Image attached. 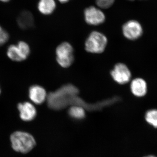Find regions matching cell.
<instances>
[{
    "label": "cell",
    "instance_id": "6da1fadb",
    "mask_svg": "<svg viewBox=\"0 0 157 157\" xmlns=\"http://www.w3.org/2000/svg\"><path fill=\"white\" fill-rule=\"evenodd\" d=\"M78 90L72 85H67L47 96L48 106L52 109H60L67 104L70 98L77 94Z\"/></svg>",
    "mask_w": 157,
    "mask_h": 157
},
{
    "label": "cell",
    "instance_id": "7a4b0ae2",
    "mask_svg": "<svg viewBox=\"0 0 157 157\" xmlns=\"http://www.w3.org/2000/svg\"><path fill=\"white\" fill-rule=\"evenodd\" d=\"M10 140L13 150L23 154L30 151L36 144V140L33 135L22 131H17L11 134Z\"/></svg>",
    "mask_w": 157,
    "mask_h": 157
},
{
    "label": "cell",
    "instance_id": "3957f363",
    "mask_svg": "<svg viewBox=\"0 0 157 157\" xmlns=\"http://www.w3.org/2000/svg\"><path fill=\"white\" fill-rule=\"evenodd\" d=\"M107 44V37L98 31H94L88 37L85 44V49L88 52L99 54L105 50Z\"/></svg>",
    "mask_w": 157,
    "mask_h": 157
},
{
    "label": "cell",
    "instance_id": "277c9868",
    "mask_svg": "<svg viewBox=\"0 0 157 157\" xmlns=\"http://www.w3.org/2000/svg\"><path fill=\"white\" fill-rule=\"evenodd\" d=\"M57 62L62 67L67 68L73 64L74 61L73 49L67 42H63L56 49Z\"/></svg>",
    "mask_w": 157,
    "mask_h": 157
},
{
    "label": "cell",
    "instance_id": "5b68a950",
    "mask_svg": "<svg viewBox=\"0 0 157 157\" xmlns=\"http://www.w3.org/2000/svg\"><path fill=\"white\" fill-rule=\"evenodd\" d=\"M30 53V48L26 42L20 41L17 45H10L7 49L9 59L15 62L24 60Z\"/></svg>",
    "mask_w": 157,
    "mask_h": 157
},
{
    "label": "cell",
    "instance_id": "8992f818",
    "mask_svg": "<svg viewBox=\"0 0 157 157\" xmlns=\"http://www.w3.org/2000/svg\"><path fill=\"white\" fill-rule=\"evenodd\" d=\"M111 76L113 80L120 84H125L131 80L132 74L128 67L122 63H118L111 71Z\"/></svg>",
    "mask_w": 157,
    "mask_h": 157
},
{
    "label": "cell",
    "instance_id": "52a82bcc",
    "mask_svg": "<svg viewBox=\"0 0 157 157\" xmlns=\"http://www.w3.org/2000/svg\"><path fill=\"white\" fill-rule=\"evenodd\" d=\"M123 33L127 39L135 40L140 38L143 34V29L137 21H129L123 26Z\"/></svg>",
    "mask_w": 157,
    "mask_h": 157
},
{
    "label": "cell",
    "instance_id": "ba28073f",
    "mask_svg": "<svg viewBox=\"0 0 157 157\" xmlns=\"http://www.w3.org/2000/svg\"><path fill=\"white\" fill-rule=\"evenodd\" d=\"M84 18L88 24L92 25H98L104 22L105 14L100 9L90 6L84 10Z\"/></svg>",
    "mask_w": 157,
    "mask_h": 157
},
{
    "label": "cell",
    "instance_id": "9c48e42d",
    "mask_svg": "<svg viewBox=\"0 0 157 157\" xmlns=\"http://www.w3.org/2000/svg\"><path fill=\"white\" fill-rule=\"evenodd\" d=\"M20 117L24 121H30L35 118L37 115L36 107L29 102L21 103L17 105Z\"/></svg>",
    "mask_w": 157,
    "mask_h": 157
},
{
    "label": "cell",
    "instance_id": "30bf717a",
    "mask_svg": "<svg viewBox=\"0 0 157 157\" xmlns=\"http://www.w3.org/2000/svg\"><path fill=\"white\" fill-rule=\"evenodd\" d=\"M29 97L34 104H41L45 102L47 95L44 88L38 85H34L29 89Z\"/></svg>",
    "mask_w": 157,
    "mask_h": 157
},
{
    "label": "cell",
    "instance_id": "8fae6325",
    "mask_svg": "<svg viewBox=\"0 0 157 157\" xmlns=\"http://www.w3.org/2000/svg\"><path fill=\"white\" fill-rule=\"evenodd\" d=\"M130 89L132 94L135 97L142 98L147 93V84L143 78H135L131 82Z\"/></svg>",
    "mask_w": 157,
    "mask_h": 157
},
{
    "label": "cell",
    "instance_id": "7c38bea8",
    "mask_svg": "<svg viewBox=\"0 0 157 157\" xmlns=\"http://www.w3.org/2000/svg\"><path fill=\"white\" fill-rule=\"evenodd\" d=\"M17 22L21 29H27L31 28L34 25L33 16L29 11H22L17 17Z\"/></svg>",
    "mask_w": 157,
    "mask_h": 157
},
{
    "label": "cell",
    "instance_id": "4fadbf2b",
    "mask_svg": "<svg viewBox=\"0 0 157 157\" xmlns=\"http://www.w3.org/2000/svg\"><path fill=\"white\" fill-rule=\"evenodd\" d=\"M56 8V3L54 0H39L38 3V10L45 15L52 14Z\"/></svg>",
    "mask_w": 157,
    "mask_h": 157
},
{
    "label": "cell",
    "instance_id": "5bb4252c",
    "mask_svg": "<svg viewBox=\"0 0 157 157\" xmlns=\"http://www.w3.org/2000/svg\"><path fill=\"white\" fill-rule=\"evenodd\" d=\"M69 114L71 117L77 120L82 119L86 115L84 108L79 105H74L70 107Z\"/></svg>",
    "mask_w": 157,
    "mask_h": 157
},
{
    "label": "cell",
    "instance_id": "9a60e30c",
    "mask_svg": "<svg viewBox=\"0 0 157 157\" xmlns=\"http://www.w3.org/2000/svg\"><path fill=\"white\" fill-rule=\"evenodd\" d=\"M145 120L149 124L157 128V109L147 110L145 114Z\"/></svg>",
    "mask_w": 157,
    "mask_h": 157
},
{
    "label": "cell",
    "instance_id": "2e32d148",
    "mask_svg": "<svg viewBox=\"0 0 157 157\" xmlns=\"http://www.w3.org/2000/svg\"><path fill=\"white\" fill-rule=\"evenodd\" d=\"M115 0H96L98 6L102 9H108L112 6Z\"/></svg>",
    "mask_w": 157,
    "mask_h": 157
},
{
    "label": "cell",
    "instance_id": "e0dca14e",
    "mask_svg": "<svg viewBox=\"0 0 157 157\" xmlns=\"http://www.w3.org/2000/svg\"><path fill=\"white\" fill-rule=\"evenodd\" d=\"M9 39V34L0 26V46H2L7 42Z\"/></svg>",
    "mask_w": 157,
    "mask_h": 157
},
{
    "label": "cell",
    "instance_id": "ac0fdd59",
    "mask_svg": "<svg viewBox=\"0 0 157 157\" xmlns=\"http://www.w3.org/2000/svg\"><path fill=\"white\" fill-rule=\"evenodd\" d=\"M58 1L61 3H66L69 2L70 0H58Z\"/></svg>",
    "mask_w": 157,
    "mask_h": 157
},
{
    "label": "cell",
    "instance_id": "d6986e66",
    "mask_svg": "<svg viewBox=\"0 0 157 157\" xmlns=\"http://www.w3.org/2000/svg\"><path fill=\"white\" fill-rule=\"evenodd\" d=\"M10 0H0V1L2 2H9Z\"/></svg>",
    "mask_w": 157,
    "mask_h": 157
},
{
    "label": "cell",
    "instance_id": "ffe728a7",
    "mask_svg": "<svg viewBox=\"0 0 157 157\" xmlns=\"http://www.w3.org/2000/svg\"><path fill=\"white\" fill-rule=\"evenodd\" d=\"M144 157H157L155 156L152 155H149L146 156H145Z\"/></svg>",
    "mask_w": 157,
    "mask_h": 157
},
{
    "label": "cell",
    "instance_id": "44dd1931",
    "mask_svg": "<svg viewBox=\"0 0 157 157\" xmlns=\"http://www.w3.org/2000/svg\"><path fill=\"white\" fill-rule=\"evenodd\" d=\"M1 88H0V94H1Z\"/></svg>",
    "mask_w": 157,
    "mask_h": 157
},
{
    "label": "cell",
    "instance_id": "7402d4cb",
    "mask_svg": "<svg viewBox=\"0 0 157 157\" xmlns=\"http://www.w3.org/2000/svg\"><path fill=\"white\" fill-rule=\"evenodd\" d=\"M130 1H134V0H130Z\"/></svg>",
    "mask_w": 157,
    "mask_h": 157
}]
</instances>
